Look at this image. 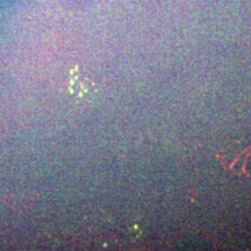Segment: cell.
Listing matches in <instances>:
<instances>
[{"label":"cell","instance_id":"1","mask_svg":"<svg viewBox=\"0 0 251 251\" xmlns=\"http://www.w3.org/2000/svg\"><path fill=\"white\" fill-rule=\"evenodd\" d=\"M6 206H8L12 209L15 210H21L22 208L29 207V195L23 194V193H16V194H11L6 198H3L1 200Z\"/></svg>","mask_w":251,"mask_h":251}]
</instances>
